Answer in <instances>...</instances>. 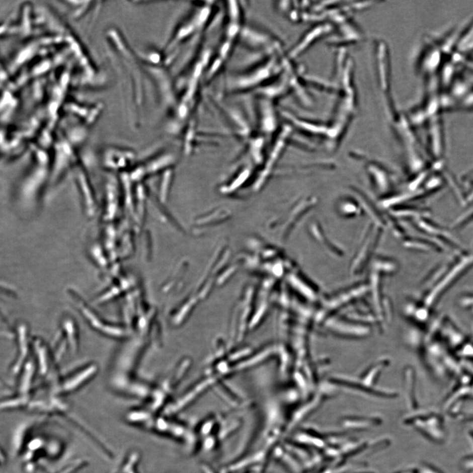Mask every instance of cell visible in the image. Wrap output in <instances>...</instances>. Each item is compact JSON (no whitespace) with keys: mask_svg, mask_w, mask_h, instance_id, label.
<instances>
[{"mask_svg":"<svg viewBox=\"0 0 473 473\" xmlns=\"http://www.w3.org/2000/svg\"><path fill=\"white\" fill-rule=\"evenodd\" d=\"M283 55L269 56L250 68L231 73L225 78L223 94L226 96L255 93L282 72Z\"/></svg>","mask_w":473,"mask_h":473,"instance_id":"obj_1","label":"cell"},{"mask_svg":"<svg viewBox=\"0 0 473 473\" xmlns=\"http://www.w3.org/2000/svg\"><path fill=\"white\" fill-rule=\"evenodd\" d=\"M213 2H195L189 16L182 21L170 40L169 48L191 39L205 31L214 16Z\"/></svg>","mask_w":473,"mask_h":473,"instance_id":"obj_2","label":"cell"},{"mask_svg":"<svg viewBox=\"0 0 473 473\" xmlns=\"http://www.w3.org/2000/svg\"><path fill=\"white\" fill-rule=\"evenodd\" d=\"M238 42L254 52L264 53L266 57L285 53L283 42L277 36L257 26L245 24Z\"/></svg>","mask_w":473,"mask_h":473,"instance_id":"obj_3","label":"cell"},{"mask_svg":"<svg viewBox=\"0 0 473 473\" xmlns=\"http://www.w3.org/2000/svg\"><path fill=\"white\" fill-rule=\"evenodd\" d=\"M255 100L256 121L260 130L265 133L276 130L278 128L279 120L276 102L259 96H255Z\"/></svg>","mask_w":473,"mask_h":473,"instance_id":"obj_4","label":"cell"},{"mask_svg":"<svg viewBox=\"0 0 473 473\" xmlns=\"http://www.w3.org/2000/svg\"><path fill=\"white\" fill-rule=\"evenodd\" d=\"M138 453L134 451L124 460L118 473H138L137 465L139 463Z\"/></svg>","mask_w":473,"mask_h":473,"instance_id":"obj_5","label":"cell"}]
</instances>
